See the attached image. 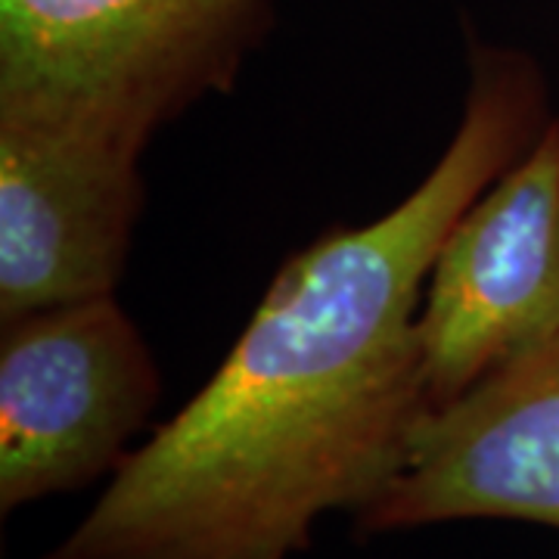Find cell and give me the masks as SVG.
I'll return each mask as SVG.
<instances>
[{"label":"cell","mask_w":559,"mask_h":559,"mask_svg":"<svg viewBox=\"0 0 559 559\" xmlns=\"http://www.w3.org/2000/svg\"><path fill=\"white\" fill-rule=\"evenodd\" d=\"M554 119L535 57L473 44L426 178L283 261L218 370L40 559H293L380 498L429 414L417 311L441 240Z\"/></svg>","instance_id":"cell-1"},{"label":"cell","mask_w":559,"mask_h":559,"mask_svg":"<svg viewBox=\"0 0 559 559\" xmlns=\"http://www.w3.org/2000/svg\"><path fill=\"white\" fill-rule=\"evenodd\" d=\"M267 25L271 0H0V112L146 146L227 94Z\"/></svg>","instance_id":"cell-2"},{"label":"cell","mask_w":559,"mask_h":559,"mask_svg":"<svg viewBox=\"0 0 559 559\" xmlns=\"http://www.w3.org/2000/svg\"><path fill=\"white\" fill-rule=\"evenodd\" d=\"M159 399L116 293L0 320V516L116 476Z\"/></svg>","instance_id":"cell-3"},{"label":"cell","mask_w":559,"mask_h":559,"mask_svg":"<svg viewBox=\"0 0 559 559\" xmlns=\"http://www.w3.org/2000/svg\"><path fill=\"white\" fill-rule=\"evenodd\" d=\"M559 336V116L444 234L417 311L429 414Z\"/></svg>","instance_id":"cell-4"},{"label":"cell","mask_w":559,"mask_h":559,"mask_svg":"<svg viewBox=\"0 0 559 559\" xmlns=\"http://www.w3.org/2000/svg\"><path fill=\"white\" fill-rule=\"evenodd\" d=\"M143 150L0 112V320L119 289L146 202Z\"/></svg>","instance_id":"cell-5"},{"label":"cell","mask_w":559,"mask_h":559,"mask_svg":"<svg viewBox=\"0 0 559 559\" xmlns=\"http://www.w3.org/2000/svg\"><path fill=\"white\" fill-rule=\"evenodd\" d=\"M460 520L559 532V336L426 414L395 479L352 525L373 538Z\"/></svg>","instance_id":"cell-6"}]
</instances>
